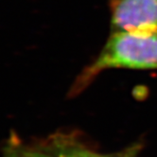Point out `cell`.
Here are the masks:
<instances>
[{"instance_id": "cell-3", "label": "cell", "mask_w": 157, "mask_h": 157, "mask_svg": "<svg viewBox=\"0 0 157 157\" xmlns=\"http://www.w3.org/2000/svg\"><path fill=\"white\" fill-rule=\"evenodd\" d=\"M56 157H138L141 145L136 143L117 152L98 153L71 133H55L47 139Z\"/></svg>"}, {"instance_id": "cell-5", "label": "cell", "mask_w": 157, "mask_h": 157, "mask_svg": "<svg viewBox=\"0 0 157 157\" xmlns=\"http://www.w3.org/2000/svg\"><path fill=\"white\" fill-rule=\"evenodd\" d=\"M46 141H47V140H46ZM47 143H48V141H47ZM48 147H49V145H48ZM49 149H50V147H49ZM50 150H51V149H50ZM51 151H52V150H51ZM52 153H53V151H52ZM53 155H54V157H56V155H55L54 153H53Z\"/></svg>"}, {"instance_id": "cell-1", "label": "cell", "mask_w": 157, "mask_h": 157, "mask_svg": "<svg viewBox=\"0 0 157 157\" xmlns=\"http://www.w3.org/2000/svg\"><path fill=\"white\" fill-rule=\"evenodd\" d=\"M111 68L157 70V34L112 32L96 59L78 76L71 96L78 95L98 75Z\"/></svg>"}, {"instance_id": "cell-2", "label": "cell", "mask_w": 157, "mask_h": 157, "mask_svg": "<svg viewBox=\"0 0 157 157\" xmlns=\"http://www.w3.org/2000/svg\"><path fill=\"white\" fill-rule=\"evenodd\" d=\"M112 32L157 34V0H111Z\"/></svg>"}, {"instance_id": "cell-4", "label": "cell", "mask_w": 157, "mask_h": 157, "mask_svg": "<svg viewBox=\"0 0 157 157\" xmlns=\"http://www.w3.org/2000/svg\"><path fill=\"white\" fill-rule=\"evenodd\" d=\"M3 157H54L47 141L38 144H26L13 136L3 150Z\"/></svg>"}]
</instances>
